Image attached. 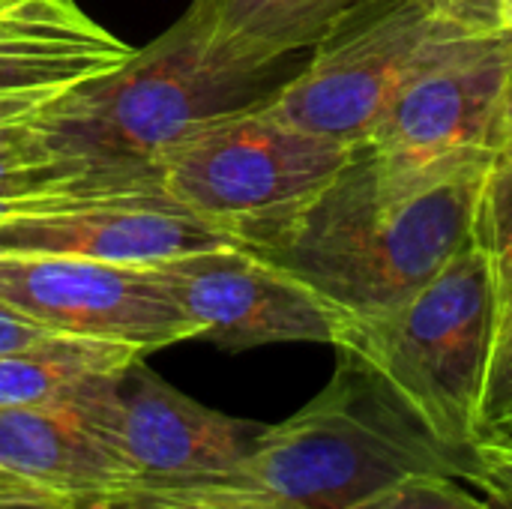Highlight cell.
Returning a JSON list of instances; mask_svg holds the SVG:
<instances>
[{
	"instance_id": "17",
	"label": "cell",
	"mask_w": 512,
	"mask_h": 509,
	"mask_svg": "<svg viewBox=\"0 0 512 509\" xmlns=\"http://www.w3.org/2000/svg\"><path fill=\"white\" fill-rule=\"evenodd\" d=\"M477 432L480 441L512 438V309L495 321V339L477 411Z\"/></svg>"
},
{
	"instance_id": "14",
	"label": "cell",
	"mask_w": 512,
	"mask_h": 509,
	"mask_svg": "<svg viewBox=\"0 0 512 509\" xmlns=\"http://www.w3.org/2000/svg\"><path fill=\"white\" fill-rule=\"evenodd\" d=\"M144 351L90 336L51 333L0 357V408H63L87 384L105 378Z\"/></svg>"
},
{
	"instance_id": "15",
	"label": "cell",
	"mask_w": 512,
	"mask_h": 509,
	"mask_svg": "<svg viewBox=\"0 0 512 509\" xmlns=\"http://www.w3.org/2000/svg\"><path fill=\"white\" fill-rule=\"evenodd\" d=\"M54 509H300L234 477L222 480H126L105 492L60 501Z\"/></svg>"
},
{
	"instance_id": "2",
	"label": "cell",
	"mask_w": 512,
	"mask_h": 509,
	"mask_svg": "<svg viewBox=\"0 0 512 509\" xmlns=\"http://www.w3.org/2000/svg\"><path fill=\"white\" fill-rule=\"evenodd\" d=\"M288 57L237 27L216 0L192 6L66 111L63 150L99 177L162 180L159 159L210 120L267 105Z\"/></svg>"
},
{
	"instance_id": "21",
	"label": "cell",
	"mask_w": 512,
	"mask_h": 509,
	"mask_svg": "<svg viewBox=\"0 0 512 509\" xmlns=\"http://www.w3.org/2000/svg\"><path fill=\"white\" fill-rule=\"evenodd\" d=\"M42 336H51V330L33 324L30 318L18 315V312L6 309V306L0 303V357H3V354H12V351H18V348H24V345L36 342V339H42Z\"/></svg>"
},
{
	"instance_id": "26",
	"label": "cell",
	"mask_w": 512,
	"mask_h": 509,
	"mask_svg": "<svg viewBox=\"0 0 512 509\" xmlns=\"http://www.w3.org/2000/svg\"><path fill=\"white\" fill-rule=\"evenodd\" d=\"M501 18H504V27L512 30V0H504V3H501Z\"/></svg>"
},
{
	"instance_id": "10",
	"label": "cell",
	"mask_w": 512,
	"mask_h": 509,
	"mask_svg": "<svg viewBox=\"0 0 512 509\" xmlns=\"http://www.w3.org/2000/svg\"><path fill=\"white\" fill-rule=\"evenodd\" d=\"M198 339L222 351L285 342L336 345L348 318L261 255L225 243L153 264Z\"/></svg>"
},
{
	"instance_id": "18",
	"label": "cell",
	"mask_w": 512,
	"mask_h": 509,
	"mask_svg": "<svg viewBox=\"0 0 512 509\" xmlns=\"http://www.w3.org/2000/svg\"><path fill=\"white\" fill-rule=\"evenodd\" d=\"M477 492L480 495H474L468 483L456 477L420 474L390 486L387 492L354 509H498L483 489Z\"/></svg>"
},
{
	"instance_id": "24",
	"label": "cell",
	"mask_w": 512,
	"mask_h": 509,
	"mask_svg": "<svg viewBox=\"0 0 512 509\" xmlns=\"http://www.w3.org/2000/svg\"><path fill=\"white\" fill-rule=\"evenodd\" d=\"M477 489H483L492 501H495V507L498 509H512V492L507 489H501V486H492V483H480Z\"/></svg>"
},
{
	"instance_id": "25",
	"label": "cell",
	"mask_w": 512,
	"mask_h": 509,
	"mask_svg": "<svg viewBox=\"0 0 512 509\" xmlns=\"http://www.w3.org/2000/svg\"><path fill=\"white\" fill-rule=\"evenodd\" d=\"M501 156H507V159H512V96H510V114H507V138H504Z\"/></svg>"
},
{
	"instance_id": "3",
	"label": "cell",
	"mask_w": 512,
	"mask_h": 509,
	"mask_svg": "<svg viewBox=\"0 0 512 509\" xmlns=\"http://www.w3.org/2000/svg\"><path fill=\"white\" fill-rule=\"evenodd\" d=\"M420 474L474 486L480 459L441 444L366 363L339 351L330 384L267 426L231 477L300 509H354Z\"/></svg>"
},
{
	"instance_id": "5",
	"label": "cell",
	"mask_w": 512,
	"mask_h": 509,
	"mask_svg": "<svg viewBox=\"0 0 512 509\" xmlns=\"http://www.w3.org/2000/svg\"><path fill=\"white\" fill-rule=\"evenodd\" d=\"M495 321L489 261L471 243L396 309L348 321L333 348L366 363L441 444L474 450Z\"/></svg>"
},
{
	"instance_id": "22",
	"label": "cell",
	"mask_w": 512,
	"mask_h": 509,
	"mask_svg": "<svg viewBox=\"0 0 512 509\" xmlns=\"http://www.w3.org/2000/svg\"><path fill=\"white\" fill-rule=\"evenodd\" d=\"M0 498H42V501H51L45 492H39L36 486H30V483L12 477V474L3 471V468H0Z\"/></svg>"
},
{
	"instance_id": "12",
	"label": "cell",
	"mask_w": 512,
	"mask_h": 509,
	"mask_svg": "<svg viewBox=\"0 0 512 509\" xmlns=\"http://www.w3.org/2000/svg\"><path fill=\"white\" fill-rule=\"evenodd\" d=\"M234 243L159 186L87 192L48 210L0 222V252L75 255L153 267L159 261Z\"/></svg>"
},
{
	"instance_id": "8",
	"label": "cell",
	"mask_w": 512,
	"mask_h": 509,
	"mask_svg": "<svg viewBox=\"0 0 512 509\" xmlns=\"http://www.w3.org/2000/svg\"><path fill=\"white\" fill-rule=\"evenodd\" d=\"M63 408L117 456L129 480L231 477L267 429L189 399L159 378L144 357L96 378Z\"/></svg>"
},
{
	"instance_id": "11",
	"label": "cell",
	"mask_w": 512,
	"mask_h": 509,
	"mask_svg": "<svg viewBox=\"0 0 512 509\" xmlns=\"http://www.w3.org/2000/svg\"><path fill=\"white\" fill-rule=\"evenodd\" d=\"M510 96L512 30H468L402 84L366 144L408 156L501 153Z\"/></svg>"
},
{
	"instance_id": "19",
	"label": "cell",
	"mask_w": 512,
	"mask_h": 509,
	"mask_svg": "<svg viewBox=\"0 0 512 509\" xmlns=\"http://www.w3.org/2000/svg\"><path fill=\"white\" fill-rule=\"evenodd\" d=\"M432 9H438L441 15L477 27V30H501L504 18H501V3L504 0H426Z\"/></svg>"
},
{
	"instance_id": "6",
	"label": "cell",
	"mask_w": 512,
	"mask_h": 509,
	"mask_svg": "<svg viewBox=\"0 0 512 509\" xmlns=\"http://www.w3.org/2000/svg\"><path fill=\"white\" fill-rule=\"evenodd\" d=\"M351 153L354 147L285 123L258 105L204 123L156 165L174 201L249 249L315 195Z\"/></svg>"
},
{
	"instance_id": "23",
	"label": "cell",
	"mask_w": 512,
	"mask_h": 509,
	"mask_svg": "<svg viewBox=\"0 0 512 509\" xmlns=\"http://www.w3.org/2000/svg\"><path fill=\"white\" fill-rule=\"evenodd\" d=\"M0 509H54V501H42V498H0Z\"/></svg>"
},
{
	"instance_id": "13",
	"label": "cell",
	"mask_w": 512,
	"mask_h": 509,
	"mask_svg": "<svg viewBox=\"0 0 512 509\" xmlns=\"http://www.w3.org/2000/svg\"><path fill=\"white\" fill-rule=\"evenodd\" d=\"M0 468L54 504L129 480L117 456L69 408H0Z\"/></svg>"
},
{
	"instance_id": "7",
	"label": "cell",
	"mask_w": 512,
	"mask_h": 509,
	"mask_svg": "<svg viewBox=\"0 0 512 509\" xmlns=\"http://www.w3.org/2000/svg\"><path fill=\"white\" fill-rule=\"evenodd\" d=\"M468 30L477 27L426 0H357L267 108L306 132L360 147L402 84Z\"/></svg>"
},
{
	"instance_id": "9",
	"label": "cell",
	"mask_w": 512,
	"mask_h": 509,
	"mask_svg": "<svg viewBox=\"0 0 512 509\" xmlns=\"http://www.w3.org/2000/svg\"><path fill=\"white\" fill-rule=\"evenodd\" d=\"M0 303L51 333L111 339L144 354L198 339L153 267L0 252Z\"/></svg>"
},
{
	"instance_id": "4",
	"label": "cell",
	"mask_w": 512,
	"mask_h": 509,
	"mask_svg": "<svg viewBox=\"0 0 512 509\" xmlns=\"http://www.w3.org/2000/svg\"><path fill=\"white\" fill-rule=\"evenodd\" d=\"M135 54L75 0H0V222L117 183L78 165L60 141L69 105Z\"/></svg>"
},
{
	"instance_id": "16",
	"label": "cell",
	"mask_w": 512,
	"mask_h": 509,
	"mask_svg": "<svg viewBox=\"0 0 512 509\" xmlns=\"http://www.w3.org/2000/svg\"><path fill=\"white\" fill-rule=\"evenodd\" d=\"M474 243L483 249L492 273L498 318L512 309V159L495 156L483 183Z\"/></svg>"
},
{
	"instance_id": "1",
	"label": "cell",
	"mask_w": 512,
	"mask_h": 509,
	"mask_svg": "<svg viewBox=\"0 0 512 509\" xmlns=\"http://www.w3.org/2000/svg\"><path fill=\"white\" fill-rule=\"evenodd\" d=\"M495 156H408L360 144L249 252L291 273L348 321L378 318L474 243Z\"/></svg>"
},
{
	"instance_id": "20",
	"label": "cell",
	"mask_w": 512,
	"mask_h": 509,
	"mask_svg": "<svg viewBox=\"0 0 512 509\" xmlns=\"http://www.w3.org/2000/svg\"><path fill=\"white\" fill-rule=\"evenodd\" d=\"M477 459H480V477L474 483V489L480 483H492L512 492V438H489V441H477L474 444Z\"/></svg>"
}]
</instances>
